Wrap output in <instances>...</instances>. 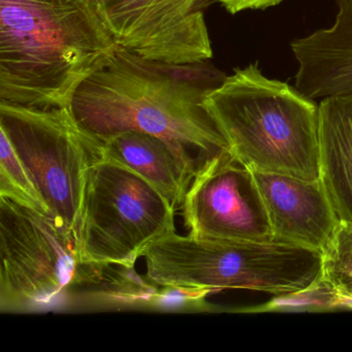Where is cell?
<instances>
[{
  "label": "cell",
  "instance_id": "ba28073f",
  "mask_svg": "<svg viewBox=\"0 0 352 352\" xmlns=\"http://www.w3.org/2000/svg\"><path fill=\"white\" fill-rule=\"evenodd\" d=\"M92 1L119 48L168 65H197L213 57L204 11L215 0Z\"/></svg>",
  "mask_w": 352,
  "mask_h": 352
},
{
  "label": "cell",
  "instance_id": "9a60e30c",
  "mask_svg": "<svg viewBox=\"0 0 352 352\" xmlns=\"http://www.w3.org/2000/svg\"><path fill=\"white\" fill-rule=\"evenodd\" d=\"M321 284L337 302L352 307V224L340 222L321 252Z\"/></svg>",
  "mask_w": 352,
  "mask_h": 352
},
{
  "label": "cell",
  "instance_id": "7a4b0ae2",
  "mask_svg": "<svg viewBox=\"0 0 352 352\" xmlns=\"http://www.w3.org/2000/svg\"><path fill=\"white\" fill-rule=\"evenodd\" d=\"M118 48L92 0H0V102L69 107Z\"/></svg>",
  "mask_w": 352,
  "mask_h": 352
},
{
  "label": "cell",
  "instance_id": "277c9868",
  "mask_svg": "<svg viewBox=\"0 0 352 352\" xmlns=\"http://www.w3.org/2000/svg\"><path fill=\"white\" fill-rule=\"evenodd\" d=\"M143 257L146 277L160 287L294 296L321 285V253L274 240L226 242L175 232L150 245Z\"/></svg>",
  "mask_w": 352,
  "mask_h": 352
},
{
  "label": "cell",
  "instance_id": "4fadbf2b",
  "mask_svg": "<svg viewBox=\"0 0 352 352\" xmlns=\"http://www.w3.org/2000/svg\"><path fill=\"white\" fill-rule=\"evenodd\" d=\"M318 113L320 181L340 221L352 224V94L322 98Z\"/></svg>",
  "mask_w": 352,
  "mask_h": 352
},
{
  "label": "cell",
  "instance_id": "6da1fadb",
  "mask_svg": "<svg viewBox=\"0 0 352 352\" xmlns=\"http://www.w3.org/2000/svg\"><path fill=\"white\" fill-rule=\"evenodd\" d=\"M226 77L208 61L168 65L118 48L80 86L69 108L100 141L127 131L147 133L186 150L203 164L230 152L205 104Z\"/></svg>",
  "mask_w": 352,
  "mask_h": 352
},
{
  "label": "cell",
  "instance_id": "3957f363",
  "mask_svg": "<svg viewBox=\"0 0 352 352\" xmlns=\"http://www.w3.org/2000/svg\"><path fill=\"white\" fill-rule=\"evenodd\" d=\"M205 104L230 153L249 170L320 179L318 104L296 87L252 63L224 78Z\"/></svg>",
  "mask_w": 352,
  "mask_h": 352
},
{
  "label": "cell",
  "instance_id": "52a82bcc",
  "mask_svg": "<svg viewBox=\"0 0 352 352\" xmlns=\"http://www.w3.org/2000/svg\"><path fill=\"white\" fill-rule=\"evenodd\" d=\"M79 263L76 232L0 197V311L32 310L63 294Z\"/></svg>",
  "mask_w": 352,
  "mask_h": 352
},
{
  "label": "cell",
  "instance_id": "8fae6325",
  "mask_svg": "<svg viewBox=\"0 0 352 352\" xmlns=\"http://www.w3.org/2000/svg\"><path fill=\"white\" fill-rule=\"evenodd\" d=\"M331 28L292 43L298 63L294 87L311 100L352 94V0H336Z\"/></svg>",
  "mask_w": 352,
  "mask_h": 352
},
{
  "label": "cell",
  "instance_id": "e0dca14e",
  "mask_svg": "<svg viewBox=\"0 0 352 352\" xmlns=\"http://www.w3.org/2000/svg\"><path fill=\"white\" fill-rule=\"evenodd\" d=\"M230 14H238L247 10H265L279 5L282 0H218Z\"/></svg>",
  "mask_w": 352,
  "mask_h": 352
},
{
  "label": "cell",
  "instance_id": "7c38bea8",
  "mask_svg": "<svg viewBox=\"0 0 352 352\" xmlns=\"http://www.w3.org/2000/svg\"><path fill=\"white\" fill-rule=\"evenodd\" d=\"M102 157L119 162L160 191L181 209L201 162L188 151L147 133L127 131L100 141Z\"/></svg>",
  "mask_w": 352,
  "mask_h": 352
},
{
  "label": "cell",
  "instance_id": "5bb4252c",
  "mask_svg": "<svg viewBox=\"0 0 352 352\" xmlns=\"http://www.w3.org/2000/svg\"><path fill=\"white\" fill-rule=\"evenodd\" d=\"M63 294L74 306L158 309L162 287L142 278L135 267L79 263Z\"/></svg>",
  "mask_w": 352,
  "mask_h": 352
},
{
  "label": "cell",
  "instance_id": "9c48e42d",
  "mask_svg": "<svg viewBox=\"0 0 352 352\" xmlns=\"http://www.w3.org/2000/svg\"><path fill=\"white\" fill-rule=\"evenodd\" d=\"M182 209L190 236L226 242L273 241L254 175L230 152L201 164Z\"/></svg>",
  "mask_w": 352,
  "mask_h": 352
},
{
  "label": "cell",
  "instance_id": "8992f818",
  "mask_svg": "<svg viewBox=\"0 0 352 352\" xmlns=\"http://www.w3.org/2000/svg\"><path fill=\"white\" fill-rule=\"evenodd\" d=\"M0 131L9 138L51 217L77 232L88 170L100 141L69 107L38 109L0 102Z\"/></svg>",
  "mask_w": 352,
  "mask_h": 352
},
{
  "label": "cell",
  "instance_id": "5b68a950",
  "mask_svg": "<svg viewBox=\"0 0 352 352\" xmlns=\"http://www.w3.org/2000/svg\"><path fill=\"white\" fill-rule=\"evenodd\" d=\"M175 212L151 183L100 156L86 179L76 232L79 263L135 267L150 245L177 232Z\"/></svg>",
  "mask_w": 352,
  "mask_h": 352
},
{
  "label": "cell",
  "instance_id": "30bf717a",
  "mask_svg": "<svg viewBox=\"0 0 352 352\" xmlns=\"http://www.w3.org/2000/svg\"><path fill=\"white\" fill-rule=\"evenodd\" d=\"M273 240L321 253L340 224L319 180L253 172Z\"/></svg>",
  "mask_w": 352,
  "mask_h": 352
},
{
  "label": "cell",
  "instance_id": "2e32d148",
  "mask_svg": "<svg viewBox=\"0 0 352 352\" xmlns=\"http://www.w3.org/2000/svg\"><path fill=\"white\" fill-rule=\"evenodd\" d=\"M0 133V197L50 215L46 203L18 157L9 138L3 131Z\"/></svg>",
  "mask_w": 352,
  "mask_h": 352
}]
</instances>
